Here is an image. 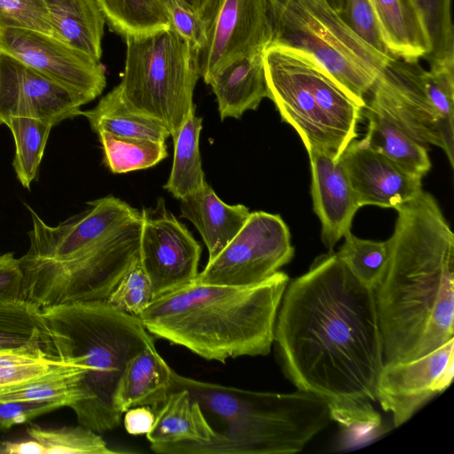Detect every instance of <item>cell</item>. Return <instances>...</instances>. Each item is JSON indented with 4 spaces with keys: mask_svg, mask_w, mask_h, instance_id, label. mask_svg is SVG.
Instances as JSON below:
<instances>
[{
    "mask_svg": "<svg viewBox=\"0 0 454 454\" xmlns=\"http://www.w3.org/2000/svg\"><path fill=\"white\" fill-rule=\"evenodd\" d=\"M286 377L324 400L346 429L380 425L372 403L384 365L373 290L328 251L284 292L274 341Z\"/></svg>",
    "mask_w": 454,
    "mask_h": 454,
    "instance_id": "1",
    "label": "cell"
},
{
    "mask_svg": "<svg viewBox=\"0 0 454 454\" xmlns=\"http://www.w3.org/2000/svg\"><path fill=\"white\" fill-rule=\"evenodd\" d=\"M395 209L387 270L373 290L384 364L419 358L454 336V234L424 190Z\"/></svg>",
    "mask_w": 454,
    "mask_h": 454,
    "instance_id": "2",
    "label": "cell"
},
{
    "mask_svg": "<svg viewBox=\"0 0 454 454\" xmlns=\"http://www.w3.org/2000/svg\"><path fill=\"white\" fill-rule=\"evenodd\" d=\"M29 247L19 258L20 298L40 308L74 301H106L138 257L142 214L106 196L56 226L29 206Z\"/></svg>",
    "mask_w": 454,
    "mask_h": 454,
    "instance_id": "3",
    "label": "cell"
},
{
    "mask_svg": "<svg viewBox=\"0 0 454 454\" xmlns=\"http://www.w3.org/2000/svg\"><path fill=\"white\" fill-rule=\"evenodd\" d=\"M289 280L278 270L245 286L193 281L154 298L138 317L154 337L206 360L266 356Z\"/></svg>",
    "mask_w": 454,
    "mask_h": 454,
    "instance_id": "4",
    "label": "cell"
},
{
    "mask_svg": "<svg viewBox=\"0 0 454 454\" xmlns=\"http://www.w3.org/2000/svg\"><path fill=\"white\" fill-rule=\"evenodd\" d=\"M43 348L49 357L82 365V398L71 409L80 425L97 433L118 427L122 415L114 394L128 362L150 345L140 318L106 301H74L41 308Z\"/></svg>",
    "mask_w": 454,
    "mask_h": 454,
    "instance_id": "5",
    "label": "cell"
},
{
    "mask_svg": "<svg viewBox=\"0 0 454 454\" xmlns=\"http://www.w3.org/2000/svg\"><path fill=\"white\" fill-rule=\"evenodd\" d=\"M171 391L184 388L223 424L203 443L151 445L160 454H294L333 421L327 403L307 392H262L186 377L171 369Z\"/></svg>",
    "mask_w": 454,
    "mask_h": 454,
    "instance_id": "6",
    "label": "cell"
},
{
    "mask_svg": "<svg viewBox=\"0 0 454 454\" xmlns=\"http://www.w3.org/2000/svg\"><path fill=\"white\" fill-rule=\"evenodd\" d=\"M267 47L307 57L364 108L366 96L394 58L360 38L325 0H267Z\"/></svg>",
    "mask_w": 454,
    "mask_h": 454,
    "instance_id": "7",
    "label": "cell"
},
{
    "mask_svg": "<svg viewBox=\"0 0 454 454\" xmlns=\"http://www.w3.org/2000/svg\"><path fill=\"white\" fill-rule=\"evenodd\" d=\"M267 98L306 150L320 149L336 160L357 137L362 107L320 67L295 51L269 46L263 51Z\"/></svg>",
    "mask_w": 454,
    "mask_h": 454,
    "instance_id": "8",
    "label": "cell"
},
{
    "mask_svg": "<svg viewBox=\"0 0 454 454\" xmlns=\"http://www.w3.org/2000/svg\"><path fill=\"white\" fill-rule=\"evenodd\" d=\"M125 42L121 96L133 110L165 126L172 137L196 107L193 92L200 77L194 52L171 27Z\"/></svg>",
    "mask_w": 454,
    "mask_h": 454,
    "instance_id": "9",
    "label": "cell"
},
{
    "mask_svg": "<svg viewBox=\"0 0 454 454\" xmlns=\"http://www.w3.org/2000/svg\"><path fill=\"white\" fill-rule=\"evenodd\" d=\"M394 58L365 98L367 108L416 141L440 147L454 168V62L429 66Z\"/></svg>",
    "mask_w": 454,
    "mask_h": 454,
    "instance_id": "10",
    "label": "cell"
},
{
    "mask_svg": "<svg viewBox=\"0 0 454 454\" xmlns=\"http://www.w3.org/2000/svg\"><path fill=\"white\" fill-rule=\"evenodd\" d=\"M294 255L290 231L279 215L250 212L244 225L199 272L194 282L245 286L260 283Z\"/></svg>",
    "mask_w": 454,
    "mask_h": 454,
    "instance_id": "11",
    "label": "cell"
},
{
    "mask_svg": "<svg viewBox=\"0 0 454 454\" xmlns=\"http://www.w3.org/2000/svg\"><path fill=\"white\" fill-rule=\"evenodd\" d=\"M201 19L205 39L194 63L206 84L230 61L268 46L267 0H209Z\"/></svg>",
    "mask_w": 454,
    "mask_h": 454,
    "instance_id": "12",
    "label": "cell"
},
{
    "mask_svg": "<svg viewBox=\"0 0 454 454\" xmlns=\"http://www.w3.org/2000/svg\"><path fill=\"white\" fill-rule=\"evenodd\" d=\"M139 260L146 272L153 299L194 281L201 247L190 231L160 198L153 208H144Z\"/></svg>",
    "mask_w": 454,
    "mask_h": 454,
    "instance_id": "13",
    "label": "cell"
},
{
    "mask_svg": "<svg viewBox=\"0 0 454 454\" xmlns=\"http://www.w3.org/2000/svg\"><path fill=\"white\" fill-rule=\"evenodd\" d=\"M0 51L90 102L106 85V68L58 38L31 29L0 28Z\"/></svg>",
    "mask_w": 454,
    "mask_h": 454,
    "instance_id": "14",
    "label": "cell"
},
{
    "mask_svg": "<svg viewBox=\"0 0 454 454\" xmlns=\"http://www.w3.org/2000/svg\"><path fill=\"white\" fill-rule=\"evenodd\" d=\"M454 375V338L419 358L386 363L380 374L376 397L399 427L423 406L446 390Z\"/></svg>",
    "mask_w": 454,
    "mask_h": 454,
    "instance_id": "15",
    "label": "cell"
},
{
    "mask_svg": "<svg viewBox=\"0 0 454 454\" xmlns=\"http://www.w3.org/2000/svg\"><path fill=\"white\" fill-rule=\"evenodd\" d=\"M87 100L13 56L0 51V125L12 118L55 126L81 115Z\"/></svg>",
    "mask_w": 454,
    "mask_h": 454,
    "instance_id": "16",
    "label": "cell"
},
{
    "mask_svg": "<svg viewBox=\"0 0 454 454\" xmlns=\"http://www.w3.org/2000/svg\"><path fill=\"white\" fill-rule=\"evenodd\" d=\"M359 207L396 208L416 198L422 179L403 171L388 159L354 139L339 159Z\"/></svg>",
    "mask_w": 454,
    "mask_h": 454,
    "instance_id": "17",
    "label": "cell"
},
{
    "mask_svg": "<svg viewBox=\"0 0 454 454\" xmlns=\"http://www.w3.org/2000/svg\"><path fill=\"white\" fill-rule=\"evenodd\" d=\"M311 171L313 210L321 223V239L328 251L350 232L359 205L340 162L320 149L307 151Z\"/></svg>",
    "mask_w": 454,
    "mask_h": 454,
    "instance_id": "18",
    "label": "cell"
},
{
    "mask_svg": "<svg viewBox=\"0 0 454 454\" xmlns=\"http://www.w3.org/2000/svg\"><path fill=\"white\" fill-rule=\"evenodd\" d=\"M263 51H254L230 61L207 82L215 96L222 121L239 119L245 112L256 110L267 98Z\"/></svg>",
    "mask_w": 454,
    "mask_h": 454,
    "instance_id": "19",
    "label": "cell"
},
{
    "mask_svg": "<svg viewBox=\"0 0 454 454\" xmlns=\"http://www.w3.org/2000/svg\"><path fill=\"white\" fill-rule=\"evenodd\" d=\"M180 211L200 234L208 252L207 261L233 239L250 214L244 205L223 202L207 182L200 190L180 199Z\"/></svg>",
    "mask_w": 454,
    "mask_h": 454,
    "instance_id": "20",
    "label": "cell"
},
{
    "mask_svg": "<svg viewBox=\"0 0 454 454\" xmlns=\"http://www.w3.org/2000/svg\"><path fill=\"white\" fill-rule=\"evenodd\" d=\"M171 367L154 345L134 356L119 380L114 403L121 414L136 406H150L155 412L171 392Z\"/></svg>",
    "mask_w": 454,
    "mask_h": 454,
    "instance_id": "21",
    "label": "cell"
},
{
    "mask_svg": "<svg viewBox=\"0 0 454 454\" xmlns=\"http://www.w3.org/2000/svg\"><path fill=\"white\" fill-rule=\"evenodd\" d=\"M215 434L200 403L186 389L172 390L155 411V421L146 434L151 445L180 442L203 443Z\"/></svg>",
    "mask_w": 454,
    "mask_h": 454,
    "instance_id": "22",
    "label": "cell"
},
{
    "mask_svg": "<svg viewBox=\"0 0 454 454\" xmlns=\"http://www.w3.org/2000/svg\"><path fill=\"white\" fill-rule=\"evenodd\" d=\"M54 36L100 60L105 18L95 0H44Z\"/></svg>",
    "mask_w": 454,
    "mask_h": 454,
    "instance_id": "23",
    "label": "cell"
},
{
    "mask_svg": "<svg viewBox=\"0 0 454 454\" xmlns=\"http://www.w3.org/2000/svg\"><path fill=\"white\" fill-rule=\"evenodd\" d=\"M367 120V132L361 141L405 173L422 179L432 163L425 145L416 141L378 114L362 109Z\"/></svg>",
    "mask_w": 454,
    "mask_h": 454,
    "instance_id": "24",
    "label": "cell"
},
{
    "mask_svg": "<svg viewBox=\"0 0 454 454\" xmlns=\"http://www.w3.org/2000/svg\"><path fill=\"white\" fill-rule=\"evenodd\" d=\"M25 441L0 442V453L21 454H114L105 440L82 425L43 428L34 425L27 429Z\"/></svg>",
    "mask_w": 454,
    "mask_h": 454,
    "instance_id": "25",
    "label": "cell"
},
{
    "mask_svg": "<svg viewBox=\"0 0 454 454\" xmlns=\"http://www.w3.org/2000/svg\"><path fill=\"white\" fill-rule=\"evenodd\" d=\"M97 134L108 132L121 137H144L166 141L170 137L165 126L136 112L121 96L119 84L106 93L90 110L81 111Z\"/></svg>",
    "mask_w": 454,
    "mask_h": 454,
    "instance_id": "26",
    "label": "cell"
},
{
    "mask_svg": "<svg viewBox=\"0 0 454 454\" xmlns=\"http://www.w3.org/2000/svg\"><path fill=\"white\" fill-rule=\"evenodd\" d=\"M196 107L172 137L174 157L169 177L164 185L176 199H182L198 190L207 182L199 149L202 118L196 115Z\"/></svg>",
    "mask_w": 454,
    "mask_h": 454,
    "instance_id": "27",
    "label": "cell"
},
{
    "mask_svg": "<svg viewBox=\"0 0 454 454\" xmlns=\"http://www.w3.org/2000/svg\"><path fill=\"white\" fill-rule=\"evenodd\" d=\"M106 24L126 38L171 27L167 0H95Z\"/></svg>",
    "mask_w": 454,
    "mask_h": 454,
    "instance_id": "28",
    "label": "cell"
},
{
    "mask_svg": "<svg viewBox=\"0 0 454 454\" xmlns=\"http://www.w3.org/2000/svg\"><path fill=\"white\" fill-rule=\"evenodd\" d=\"M403 1L429 43V66L454 62L451 0Z\"/></svg>",
    "mask_w": 454,
    "mask_h": 454,
    "instance_id": "29",
    "label": "cell"
},
{
    "mask_svg": "<svg viewBox=\"0 0 454 454\" xmlns=\"http://www.w3.org/2000/svg\"><path fill=\"white\" fill-rule=\"evenodd\" d=\"M104 161L114 174L151 168L168 156L165 141L98 133Z\"/></svg>",
    "mask_w": 454,
    "mask_h": 454,
    "instance_id": "30",
    "label": "cell"
},
{
    "mask_svg": "<svg viewBox=\"0 0 454 454\" xmlns=\"http://www.w3.org/2000/svg\"><path fill=\"white\" fill-rule=\"evenodd\" d=\"M5 125L11 129L15 154L12 167L24 188L29 189L37 176L52 125L49 122L18 117L10 119Z\"/></svg>",
    "mask_w": 454,
    "mask_h": 454,
    "instance_id": "31",
    "label": "cell"
},
{
    "mask_svg": "<svg viewBox=\"0 0 454 454\" xmlns=\"http://www.w3.org/2000/svg\"><path fill=\"white\" fill-rule=\"evenodd\" d=\"M43 335L39 306L21 298L0 301V349L42 347Z\"/></svg>",
    "mask_w": 454,
    "mask_h": 454,
    "instance_id": "32",
    "label": "cell"
},
{
    "mask_svg": "<svg viewBox=\"0 0 454 454\" xmlns=\"http://www.w3.org/2000/svg\"><path fill=\"white\" fill-rule=\"evenodd\" d=\"M72 364L49 357L42 347L0 349V393L63 371Z\"/></svg>",
    "mask_w": 454,
    "mask_h": 454,
    "instance_id": "33",
    "label": "cell"
},
{
    "mask_svg": "<svg viewBox=\"0 0 454 454\" xmlns=\"http://www.w3.org/2000/svg\"><path fill=\"white\" fill-rule=\"evenodd\" d=\"M336 254L365 286L374 290L382 280L388 260L387 241L360 239L350 231Z\"/></svg>",
    "mask_w": 454,
    "mask_h": 454,
    "instance_id": "34",
    "label": "cell"
},
{
    "mask_svg": "<svg viewBox=\"0 0 454 454\" xmlns=\"http://www.w3.org/2000/svg\"><path fill=\"white\" fill-rule=\"evenodd\" d=\"M153 300L151 282L138 256L106 301L121 311L138 317Z\"/></svg>",
    "mask_w": 454,
    "mask_h": 454,
    "instance_id": "35",
    "label": "cell"
},
{
    "mask_svg": "<svg viewBox=\"0 0 454 454\" xmlns=\"http://www.w3.org/2000/svg\"><path fill=\"white\" fill-rule=\"evenodd\" d=\"M4 27L31 29L54 36L44 0H0V28Z\"/></svg>",
    "mask_w": 454,
    "mask_h": 454,
    "instance_id": "36",
    "label": "cell"
},
{
    "mask_svg": "<svg viewBox=\"0 0 454 454\" xmlns=\"http://www.w3.org/2000/svg\"><path fill=\"white\" fill-rule=\"evenodd\" d=\"M339 16L369 45L390 55L383 40L372 0H345L344 8Z\"/></svg>",
    "mask_w": 454,
    "mask_h": 454,
    "instance_id": "37",
    "label": "cell"
},
{
    "mask_svg": "<svg viewBox=\"0 0 454 454\" xmlns=\"http://www.w3.org/2000/svg\"><path fill=\"white\" fill-rule=\"evenodd\" d=\"M70 405V400L66 398L0 402V429H8L14 425L27 422L38 416Z\"/></svg>",
    "mask_w": 454,
    "mask_h": 454,
    "instance_id": "38",
    "label": "cell"
},
{
    "mask_svg": "<svg viewBox=\"0 0 454 454\" xmlns=\"http://www.w3.org/2000/svg\"><path fill=\"white\" fill-rule=\"evenodd\" d=\"M171 27L191 46L195 53L205 39L204 22L198 14L179 0H167Z\"/></svg>",
    "mask_w": 454,
    "mask_h": 454,
    "instance_id": "39",
    "label": "cell"
},
{
    "mask_svg": "<svg viewBox=\"0 0 454 454\" xmlns=\"http://www.w3.org/2000/svg\"><path fill=\"white\" fill-rule=\"evenodd\" d=\"M23 273L13 253L0 255V301L20 298Z\"/></svg>",
    "mask_w": 454,
    "mask_h": 454,
    "instance_id": "40",
    "label": "cell"
},
{
    "mask_svg": "<svg viewBox=\"0 0 454 454\" xmlns=\"http://www.w3.org/2000/svg\"><path fill=\"white\" fill-rule=\"evenodd\" d=\"M122 417L125 430L132 435L149 434L155 421V412L150 406L132 407Z\"/></svg>",
    "mask_w": 454,
    "mask_h": 454,
    "instance_id": "41",
    "label": "cell"
},
{
    "mask_svg": "<svg viewBox=\"0 0 454 454\" xmlns=\"http://www.w3.org/2000/svg\"><path fill=\"white\" fill-rule=\"evenodd\" d=\"M193 12L202 17L209 0H179Z\"/></svg>",
    "mask_w": 454,
    "mask_h": 454,
    "instance_id": "42",
    "label": "cell"
},
{
    "mask_svg": "<svg viewBox=\"0 0 454 454\" xmlns=\"http://www.w3.org/2000/svg\"><path fill=\"white\" fill-rule=\"evenodd\" d=\"M326 4L334 10L338 14H340L344 8L345 0H325Z\"/></svg>",
    "mask_w": 454,
    "mask_h": 454,
    "instance_id": "43",
    "label": "cell"
}]
</instances>
